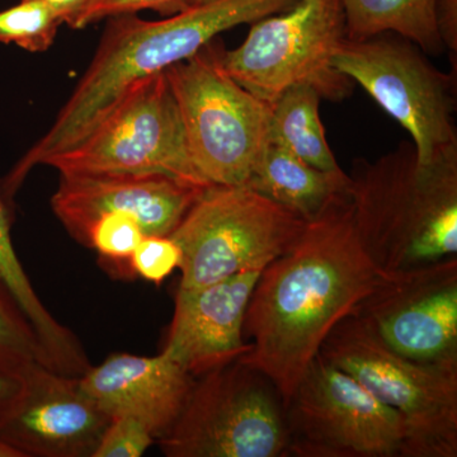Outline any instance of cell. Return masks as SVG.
Wrapping results in <instances>:
<instances>
[{"instance_id":"1","label":"cell","mask_w":457,"mask_h":457,"mask_svg":"<svg viewBox=\"0 0 457 457\" xmlns=\"http://www.w3.org/2000/svg\"><path fill=\"white\" fill-rule=\"evenodd\" d=\"M383 278L361 245L348 191L262 270L243 327L252 348L240 362L272 381L285 408L333 328Z\"/></svg>"},{"instance_id":"2","label":"cell","mask_w":457,"mask_h":457,"mask_svg":"<svg viewBox=\"0 0 457 457\" xmlns=\"http://www.w3.org/2000/svg\"><path fill=\"white\" fill-rule=\"evenodd\" d=\"M297 0H212L163 21L111 18L95 57L46 134L4 179L12 196L29 171L77 145L132 84L188 59L233 27L281 13Z\"/></svg>"},{"instance_id":"3","label":"cell","mask_w":457,"mask_h":457,"mask_svg":"<svg viewBox=\"0 0 457 457\" xmlns=\"http://www.w3.org/2000/svg\"><path fill=\"white\" fill-rule=\"evenodd\" d=\"M350 197L357 236L383 273L457 255V158L417 163L413 143L369 163L357 159Z\"/></svg>"},{"instance_id":"4","label":"cell","mask_w":457,"mask_h":457,"mask_svg":"<svg viewBox=\"0 0 457 457\" xmlns=\"http://www.w3.org/2000/svg\"><path fill=\"white\" fill-rule=\"evenodd\" d=\"M220 38L165 69L189 154L206 186H245L269 144L272 107L243 88L222 62Z\"/></svg>"},{"instance_id":"5","label":"cell","mask_w":457,"mask_h":457,"mask_svg":"<svg viewBox=\"0 0 457 457\" xmlns=\"http://www.w3.org/2000/svg\"><path fill=\"white\" fill-rule=\"evenodd\" d=\"M319 354L398 411L404 457L457 456V366L400 356L353 315L333 328Z\"/></svg>"},{"instance_id":"6","label":"cell","mask_w":457,"mask_h":457,"mask_svg":"<svg viewBox=\"0 0 457 457\" xmlns=\"http://www.w3.org/2000/svg\"><path fill=\"white\" fill-rule=\"evenodd\" d=\"M305 227L248 186H210L168 236L182 252L179 288L263 270L296 245Z\"/></svg>"},{"instance_id":"7","label":"cell","mask_w":457,"mask_h":457,"mask_svg":"<svg viewBox=\"0 0 457 457\" xmlns=\"http://www.w3.org/2000/svg\"><path fill=\"white\" fill-rule=\"evenodd\" d=\"M345 38L341 0H297L252 23L242 45L224 51L222 62L237 84L270 107L295 86H311L321 98L339 102L354 84L335 65Z\"/></svg>"},{"instance_id":"8","label":"cell","mask_w":457,"mask_h":457,"mask_svg":"<svg viewBox=\"0 0 457 457\" xmlns=\"http://www.w3.org/2000/svg\"><path fill=\"white\" fill-rule=\"evenodd\" d=\"M335 65L411 134L418 167L457 158L456 75L438 71L414 42L390 32L345 38Z\"/></svg>"},{"instance_id":"9","label":"cell","mask_w":457,"mask_h":457,"mask_svg":"<svg viewBox=\"0 0 457 457\" xmlns=\"http://www.w3.org/2000/svg\"><path fill=\"white\" fill-rule=\"evenodd\" d=\"M287 442L278 390L237 360L195 380L179 417L156 444L167 457H285Z\"/></svg>"},{"instance_id":"10","label":"cell","mask_w":457,"mask_h":457,"mask_svg":"<svg viewBox=\"0 0 457 457\" xmlns=\"http://www.w3.org/2000/svg\"><path fill=\"white\" fill-rule=\"evenodd\" d=\"M44 165L60 174L161 173L209 187L189 154L165 71L132 84L77 145Z\"/></svg>"},{"instance_id":"11","label":"cell","mask_w":457,"mask_h":457,"mask_svg":"<svg viewBox=\"0 0 457 457\" xmlns=\"http://www.w3.org/2000/svg\"><path fill=\"white\" fill-rule=\"evenodd\" d=\"M287 456L404 457L398 411L318 354L285 405Z\"/></svg>"},{"instance_id":"12","label":"cell","mask_w":457,"mask_h":457,"mask_svg":"<svg viewBox=\"0 0 457 457\" xmlns=\"http://www.w3.org/2000/svg\"><path fill=\"white\" fill-rule=\"evenodd\" d=\"M352 315L400 356L457 366V255L384 273Z\"/></svg>"},{"instance_id":"13","label":"cell","mask_w":457,"mask_h":457,"mask_svg":"<svg viewBox=\"0 0 457 457\" xmlns=\"http://www.w3.org/2000/svg\"><path fill=\"white\" fill-rule=\"evenodd\" d=\"M111 420L83 392L79 378L36 365L0 418V442L20 457H93Z\"/></svg>"},{"instance_id":"14","label":"cell","mask_w":457,"mask_h":457,"mask_svg":"<svg viewBox=\"0 0 457 457\" xmlns=\"http://www.w3.org/2000/svg\"><path fill=\"white\" fill-rule=\"evenodd\" d=\"M204 188L161 173L60 174L51 207L82 245L90 225L107 213L134 219L146 237H168Z\"/></svg>"},{"instance_id":"15","label":"cell","mask_w":457,"mask_h":457,"mask_svg":"<svg viewBox=\"0 0 457 457\" xmlns=\"http://www.w3.org/2000/svg\"><path fill=\"white\" fill-rule=\"evenodd\" d=\"M262 270H245L197 288H179L162 352L195 378L248 353L245 315Z\"/></svg>"},{"instance_id":"16","label":"cell","mask_w":457,"mask_h":457,"mask_svg":"<svg viewBox=\"0 0 457 457\" xmlns=\"http://www.w3.org/2000/svg\"><path fill=\"white\" fill-rule=\"evenodd\" d=\"M196 378L163 352L113 353L79 378L80 387L111 417L132 414L163 437L179 417Z\"/></svg>"},{"instance_id":"17","label":"cell","mask_w":457,"mask_h":457,"mask_svg":"<svg viewBox=\"0 0 457 457\" xmlns=\"http://www.w3.org/2000/svg\"><path fill=\"white\" fill-rule=\"evenodd\" d=\"M14 218V197L8 194L3 179L0 180V276L16 296L21 308L31 321L36 335L40 338L49 357L54 371L74 378L86 374L90 365L82 343L49 312L36 293L27 276L12 239Z\"/></svg>"},{"instance_id":"18","label":"cell","mask_w":457,"mask_h":457,"mask_svg":"<svg viewBox=\"0 0 457 457\" xmlns=\"http://www.w3.org/2000/svg\"><path fill=\"white\" fill-rule=\"evenodd\" d=\"M245 186L309 222L350 191L351 179L343 170H317L269 141Z\"/></svg>"},{"instance_id":"19","label":"cell","mask_w":457,"mask_h":457,"mask_svg":"<svg viewBox=\"0 0 457 457\" xmlns=\"http://www.w3.org/2000/svg\"><path fill=\"white\" fill-rule=\"evenodd\" d=\"M347 40L396 33L428 55L444 53L435 20V0H341Z\"/></svg>"},{"instance_id":"20","label":"cell","mask_w":457,"mask_h":457,"mask_svg":"<svg viewBox=\"0 0 457 457\" xmlns=\"http://www.w3.org/2000/svg\"><path fill=\"white\" fill-rule=\"evenodd\" d=\"M320 96L311 86H295L282 93L270 111L269 141L285 147L312 167L338 171L319 114Z\"/></svg>"},{"instance_id":"21","label":"cell","mask_w":457,"mask_h":457,"mask_svg":"<svg viewBox=\"0 0 457 457\" xmlns=\"http://www.w3.org/2000/svg\"><path fill=\"white\" fill-rule=\"evenodd\" d=\"M36 365L53 370L31 321L0 276V372L23 376Z\"/></svg>"},{"instance_id":"22","label":"cell","mask_w":457,"mask_h":457,"mask_svg":"<svg viewBox=\"0 0 457 457\" xmlns=\"http://www.w3.org/2000/svg\"><path fill=\"white\" fill-rule=\"evenodd\" d=\"M62 17L45 0H21L0 11V44L17 45L29 53H44L55 41Z\"/></svg>"},{"instance_id":"23","label":"cell","mask_w":457,"mask_h":457,"mask_svg":"<svg viewBox=\"0 0 457 457\" xmlns=\"http://www.w3.org/2000/svg\"><path fill=\"white\" fill-rule=\"evenodd\" d=\"M145 237L134 219L107 213L90 225L83 245L97 252L104 269L113 278H135L130 269V258Z\"/></svg>"},{"instance_id":"24","label":"cell","mask_w":457,"mask_h":457,"mask_svg":"<svg viewBox=\"0 0 457 457\" xmlns=\"http://www.w3.org/2000/svg\"><path fill=\"white\" fill-rule=\"evenodd\" d=\"M156 444L149 426L132 414L112 417L93 457H140Z\"/></svg>"},{"instance_id":"25","label":"cell","mask_w":457,"mask_h":457,"mask_svg":"<svg viewBox=\"0 0 457 457\" xmlns=\"http://www.w3.org/2000/svg\"><path fill=\"white\" fill-rule=\"evenodd\" d=\"M182 252L170 237L147 236L130 258L134 278L161 285L174 270L179 269Z\"/></svg>"},{"instance_id":"26","label":"cell","mask_w":457,"mask_h":457,"mask_svg":"<svg viewBox=\"0 0 457 457\" xmlns=\"http://www.w3.org/2000/svg\"><path fill=\"white\" fill-rule=\"evenodd\" d=\"M185 8L186 0H86L74 29H84L104 18L137 14L146 9L168 17L185 11Z\"/></svg>"},{"instance_id":"27","label":"cell","mask_w":457,"mask_h":457,"mask_svg":"<svg viewBox=\"0 0 457 457\" xmlns=\"http://www.w3.org/2000/svg\"><path fill=\"white\" fill-rule=\"evenodd\" d=\"M435 20L445 50L457 53V0H435Z\"/></svg>"},{"instance_id":"28","label":"cell","mask_w":457,"mask_h":457,"mask_svg":"<svg viewBox=\"0 0 457 457\" xmlns=\"http://www.w3.org/2000/svg\"><path fill=\"white\" fill-rule=\"evenodd\" d=\"M23 387V376L0 372V418L14 404Z\"/></svg>"},{"instance_id":"29","label":"cell","mask_w":457,"mask_h":457,"mask_svg":"<svg viewBox=\"0 0 457 457\" xmlns=\"http://www.w3.org/2000/svg\"><path fill=\"white\" fill-rule=\"evenodd\" d=\"M51 7L55 9L62 22L74 29L78 17L86 4V0H45Z\"/></svg>"},{"instance_id":"30","label":"cell","mask_w":457,"mask_h":457,"mask_svg":"<svg viewBox=\"0 0 457 457\" xmlns=\"http://www.w3.org/2000/svg\"><path fill=\"white\" fill-rule=\"evenodd\" d=\"M0 457H20L17 455V453H14L13 450L9 449L8 446H5L4 444L0 442Z\"/></svg>"},{"instance_id":"31","label":"cell","mask_w":457,"mask_h":457,"mask_svg":"<svg viewBox=\"0 0 457 457\" xmlns=\"http://www.w3.org/2000/svg\"><path fill=\"white\" fill-rule=\"evenodd\" d=\"M212 2V0H186V9L197 7V5L206 4V3Z\"/></svg>"}]
</instances>
